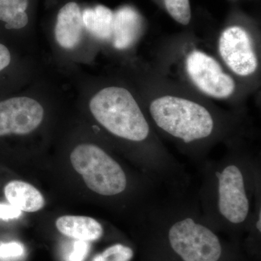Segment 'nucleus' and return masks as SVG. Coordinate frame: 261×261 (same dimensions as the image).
<instances>
[{
  "label": "nucleus",
  "mask_w": 261,
  "mask_h": 261,
  "mask_svg": "<svg viewBox=\"0 0 261 261\" xmlns=\"http://www.w3.org/2000/svg\"><path fill=\"white\" fill-rule=\"evenodd\" d=\"M79 87L77 99L108 135L126 144L141 172L163 188L190 185L188 173L158 140L129 89L116 84L95 87L84 80Z\"/></svg>",
  "instance_id": "1"
},
{
  "label": "nucleus",
  "mask_w": 261,
  "mask_h": 261,
  "mask_svg": "<svg viewBox=\"0 0 261 261\" xmlns=\"http://www.w3.org/2000/svg\"><path fill=\"white\" fill-rule=\"evenodd\" d=\"M260 158L233 147L222 159L199 166L197 197L204 218L215 231H247L261 190Z\"/></svg>",
  "instance_id": "2"
},
{
  "label": "nucleus",
  "mask_w": 261,
  "mask_h": 261,
  "mask_svg": "<svg viewBox=\"0 0 261 261\" xmlns=\"http://www.w3.org/2000/svg\"><path fill=\"white\" fill-rule=\"evenodd\" d=\"M148 115L160 133L173 141L197 167L205 162L215 142L231 130L227 120L200 103L177 96L152 99Z\"/></svg>",
  "instance_id": "3"
},
{
  "label": "nucleus",
  "mask_w": 261,
  "mask_h": 261,
  "mask_svg": "<svg viewBox=\"0 0 261 261\" xmlns=\"http://www.w3.org/2000/svg\"><path fill=\"white\" fill-rule=\"evenodd\" d=\"M70 159L87 187L100 197L115 198L130 193L145 201L161 188L147 176L132 178L121 163L97 144L75 146Z\"/></svg>",
  "instance_id": "4"
},
{
  "label": "nucleus",
  "mask_w": 261,
  "mask_h": 261,
  "mask_svg": "<svg viewBox=\"0 0 261 261\" xmlns=\"http://www.w3.org/2000/svg\"><path fill=\"white\" fill-rule=\"evenodd\" d=\"M63 97L60 89L40 73L16 93L0 100V137L32 135L44 123L51 102Z\"/></svg>",
  "instance_id": "5"
},
{
  "label": "nucleus",
  "mask_w": 261,
  "mask_h": 261,
  "mask_svg": "<svg viewBox=\"0 0 261 261\" xmlns=\"http://www.w3.org/2000/svg\"><path fill=\"white\" fill-rule=\"evenodd\" d=\"M49 39L58 64L69 70L89 61L92 43L96 42L86 30L82 10L75 2L58 10Z\"/></svg>",
  "instance_id": "6"
},
{
  "label": "nucleus",
  "mask_w": 261,
  "mask_h": 261,
  "mask_svg": "<svg viewBox=\"0 0 261 261\" xmlns=\"http://www.w3.org/2000/svg\"><path fill=\"white\" fill-rule=\"evenodd\" d=\"M185 65L192 83L206 95L225 99L234 92L236 84L232 77L225 73L216 59L203 51L192 50L187 57Z\"/></svg>",
  "instance_id": "7"
},
{
  "label": "nucleus",
  "mask_w": 261,
  "mask_h": 261,
  "mask_svg": "<svg viewBox=\"0 0 261 261\" xmlns=\"http://www.w3.org/2000/svg\"><path fill=\"white\" fill-rule=\"evenodd\" d=\"M220 56L235 74L248 76L257 70L258 61L251 38L242 27H228L221 34L219 40Z\"/></svg>",
  "instance_id": "8"
},
{
  "label": "nucleus",
  "mask_w": 261,
  "mask_h": 261,
  "mask_svg": "<svg viewBox=\"0 0 261 261\" xmlns=\"http://www.w3.org/2000/svg\"><path fill=\"white\" fill-rule=\"evenodd\" d=\"M142 31V19L130 7H123L114 13L111 43L117 50L129 49L137 42Z\"/></svg>",
  "instance_id": "9"
},
{
  "label": "nucleus",
  "mask_w": 261,
  "mask_h": 261,
  "mask_svg": "<svg viewBox=\"0 0 261 261\" xmlns=\"http://www.w3.org/2000/svg\"><path fill=\"white\" fill-rule=\"evenodd\" d=\"M56 226L65 236L87 243L97 241L104 233L102 224L88 216H61L56 220Z\"/></svg>",
  "instance_id": "10"
},
{
  "label": "nucleus",
  "mask_w": 261,
  "mask_h": 261,
  "mask_svg": "<svg viewBox=\"0 0 261 261\" xmlns=\"http://www.w3.org/2000/svg\"><path fill=\"white\" fill-rule=\"evenodd\" d=\"M5 195L10 205L28 213L37 212L45 205L44 196L37 188L27 182L10 181L5 187Z\"/></svg>",
  "instance_id": "11"
},
{
  "label": "nucleus",
  "mask_w": 261,
  "mask_h": 261,
  "mask_svg": "<svg viewBox=\"0 0 261 261\" xmlns=\"http://www.w3.org/2000/svg\"><path fill=\"white\" fill-rule=\"evenodd\" d=\"M84 27L96 42H111L114 13L104 5L82 10Z\"/></svg>",
  "instance_id": "12"
},
{
  "label": "nucleus",
  "mask_w": 261,
  "mask_h": 261,
  "mask_svg": "<svg viewBox=\"0 0 261 261\" xmlns=\"http://www.w3.org/2000/svg\"><path fill=\"white\" fill-rule=\"evenodd\" d=\"M30 0H0V21L7 30L23 31L24 34L30 23L28 10Z\"/></svg>",
  "instance_id": "13"
},
{
  "label": "nucleus",
  "mask_w": 261,
  "mask_h": 261,
  "mask_svg": "<svg viewBox=\"0 0 261 261\" xmlns=\"http://www.w3.org/2000/svg\"><path fill=\"white\" fill-rule=\"evenodd\" d=\"M166 10L178 23L186 25L191 20L190 0H164Z\"/></svg>",
  "instance_id": "14"
},
{
  "label": "nucleus",
  "mask_w": 261,
  "mask_h": 261,
  "mask_svg": "<svg viewBox=\"0 0 261 261\" xmlns=\"http://www.w3.org/2000/svg\"><path fill=\"white\" fill-rule=\"evenodd\" d=\"M133 257L134 251L130 247L116 244L98 254L92 261H130Z\"/></svg>",
  "instance_id": "15"
},
{
  "label": "nucleus",
  "mask_w": 261,
  "mask_h": 261,
  "mask_svg": "<svg viewBox=\"0 0 261 261\" xmlns=\"http://www.w3.org/2000/svg\"><path fill=\"white\" fill-rule=\"evenodd\" d=\"M25 248L21 243L17 242L0 244V259L4 260H17L23 257Z\"/></svg>",
  "instance_id": "16"
},
{
  "label": "nucleus",
  "mask_w": 261,
  "mask_h": 261,
  "mask_svg": "<svg viewBox=\"0 0 261 261\" xmlns=\"http://www.w3.org/2000/svg\"><path fill=\"white\" fill-rule=\"evenodd\" d=\"M27 54H29V53H27ZM25 55H24V56H25ZM22 57H20V58H22ZM20 58H19V57L18 58V57L15 58L13 51L10 50L8 46L3 44V43H0V73H3L5 70H8V68L13 66V65L23 63V62L29 61V60L33 58L32 56H31L28 57V58H25V59L22 60V61L15 63V60H18Z\"/></svg>",
  "instance_id": "17"
},
{
  "label": "nucleus",
  "mask_w": 261,
  "mask_h": 261,
  "mask_svg": "<svg viewBox=\"0 0 261 261\" xmlns=\"http://www.w3.org/2000/svg\"><path fill=\"white\" fill-rule=\"evenodd\" d=\"M89 245L87 242L77 240L73 243V246L68 252L65 260L66 261H84L88 255Z\"/></svg>",
  "instance_id": "18"
},
{
  "label": "nucleus",
  "mask_w": 261,
  "mask_h": 261,
  "mask_svg": "<svg viewBox=\"0 0 261 261\" xmlns=\"http://www.w3.org/2000/svg\"><path fill=\"white\" fill-rule=\"evenodd\" d=\"M21 215V211L11 205L0 204V219L9 220L17 219Z\"/></svg>",
  "instance_id": "19"
}]
</instances>
